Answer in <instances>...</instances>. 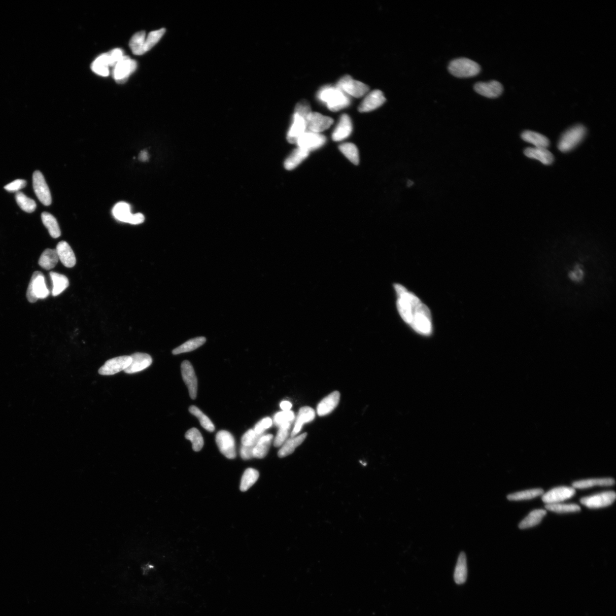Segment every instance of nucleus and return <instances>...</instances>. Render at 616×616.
Segmentation results:
<instances>
[{
	"mask_svg": "<svg viewBox=\"0 0 616 616\" xmlns=\"http://www.w3.org/2000/svg\"><path fill=\"white\" fill-rule=\"evenodd\" d=\"M317 96L333 112L346 108L351 104L349 96L337 86H325L319 91Z\"/></svg>",
	"mask_w": 616,
	"mask_h": 616,
	"instance_id": "nucleus-1",
	"label": "nucleus"
},
{
	"mask_svg": "<svg viewBox=\"0 0 616 616\" xmlns=\"http://www.w3.org/2000/svg\"><path fill=\"white\" fill-rule=\"evenodd\" d=\"M586 128L582 125L574 126L565 131L558 143V149L563 153L572 150L585 139Z\"/></svg>",
	"mask_w": 616,
	"mask_h": 616,
	"instance_id": "nucleus-2",
	"label": "nucleus"
},
{
	"mask_svg": "<svg viewBox=\"0 0 616 616\" xmlns=\"http://www.w3.org/2000/svg\"><path fill=\"white\" fill-rule=\"evenodd\" d=\"M50 291L45 283L44 275L40 271H36L32 275L27 288L26 297L30 303H35L39 299L48 297Z\"/></svg>",
	"mask_w": 616,
	"mask_h": 616,
	"instance_id": "nucleus-3",
	"label": "nucleus"
},
{
	"mask_svg": "<svg viewBox=\"0 0 616 616\" xmlns=\"http://www.w3.org/2000/svg\"><path fill=\"white\" fill-rule=\"evenodd\" d=\"M449 71L455 77L468 78L479 74L481 67L479 64L470 59L461 58L450 62Z\"/></svg>",
	"mask_w": 616,
	"mask_h": 616,
	"instance_id": "nucleus-4",
	"label": "nucleus"
},
{
	"mask_svg": "<svg viewBox=\"0 0 616 616\" xmlns=\"http://www.w3.org/2000/svg\"><path fill=\"white\" fill-rule=\"evenodd\" d=\"M336 86L348 95L355 98L362 97L368 93L369 90L368 86L360 81L354 80L349 75L343 77L338 81Z\"/></svg>",
	"mask_w": 616,
	"mask_h": 616,
	"instance_id": "nucleus-5",
	"label": "nucleus"
},
{
	"mask_svg": "<svg viewBox=\"0 0 616 616\" xmlns=\"http://www.w3.org/2000/svg\"><path fill=\"white\" fill-rule=\"evenodd\" d=\"M136 68L137 63L134 59L124 56L114 67L113 71L114 79L118 84H123L127 81L128 77L136 70Z\"/></svg>",
	"mask_w": 616,
	"mask_h": 616,
	"instance_id": "nucleus-6",
	"label": "nucleus"
},
{
	"mask_svg": "<svg viewBox=\"0 0 616 616\" xmlns=\"http://www.w3.org/2000/svg\"><path fill=\"white\" fill-rule=\"evenodd\" d=\"M326 142V138L321 133H316L306 130L296 142L298 148L307 151L308 152L318 150Z\"/></svg>",
	"mask_w": 616,
	"mask_h": 616,
	"instance_id": "nucleus-7",
	"label": "nucleus"
},
{
	"mask_svg": "<svg viewBox=\"0 0 616 616\" xmlns=\"http://www.w3.org/2000/svg\"><path fill=\"white\" fill-rule=\"evenodd\" d=\"M216 442L218 448L225 457L232 459L236 457L235 440L229 432L222 430L216 435Z\"/></svg>",
	"mask_w": 616,
	"mask_h": 616,
	"instance_id": "nucleus-8",
	"label": "nucleus"
},
{
	"mask_svg": "<svg viewBox=\"0 0 616 616\" xmlns=\"http://www.w3.org/2000/svg\"><path fill=\"white\" fill-rule=\"evenodd\" d=\"M615 498L614 491H606L583 498L581 499L580 502L588 508H599L609 506L614 502Z\"/></svg>",
	"mask_w": 616,
	"mask_h": 616,
	"instance_id": "nucleus-9",
	"label": "nucleus"
},
{
	"mask_svg": "<svg viewBox=\"0 0 616 616\" xmlns=\"http://www.w3.org/2000/svg\"><path fill=\"white\" fill-rule=\"evenodd\" d=\"M33 189L37 197L45 206L52 203V196L47 182L42 173L36 171L33 175Z\"/></svg>",
	"mask_w": 616,
	"mask_h": 616,
	"instance_id": "nucleus-10",
	"label": "nucleus"
},
{
	"mask_svg": "<svg viewBox=\"0 0 616 616\" xmlns=\"http://www.w3.org/2000/svg\"><path fill=\"white\" fill-rule=\"evenodd\" d=\"M131 362L130 356H123L112 358L100 367L98 373L103 375H112L125 370Z\"/></svg>",
	"mask_w": 616,
	"mask_h": 616,
	"instance_id": "nucleus-11",
	"label": "nucleus"
},
{
	"mask_svg": "<svg viewBox=\"0 0 616 616\" xmlns=\"http://www.w3.org/2000/svg\"><path fill=\"white\" fill-rule=\"evenodd\" d=\"M333 123L332 118L319 113L312 112L306 119L307 130L321 133L328 130Z\"/></svg>",
	"mask_w": 616,
	"mask_h": 616,
	"instance_id": "nucleus-12",
	"label": "nucleus"
},
{
	"mask_svg": "<svg viewBox=\"0 0 616 616\" xmlns=\"http://www.w3.org/2000/svg\"><path fill=\"white\" fill-rule=\"evenodd\" d=\"M575 493V490L572 487H556L542 495V500L547 504L558 503L572 498Z\"/></svg>",
	"mask_w": 616,
	"mask_h": 616,
	"instance_id": "nucleus-13",
	"label": "nucleus"
},
{
	"mask_svg": "<svg viewBox=\"0 0 616 616\" xmlns=\"http://www.w3.org/2000/svg\"><path fill=\"white\" fill-rule=\"evenodd\" d=\"M182 375L189 392L191 399H195L197 396V380L194 367L188 361L182 362L181 365Z\"/></svg>",
	"mask_w": 616,
	"mask_h": 616,
	"instance_id": "nucleus-14",
	"label": "nucleus"
},
{
	"mask_svg": "<svg viewBox=\"0 0 616 616\" xmlns=\"http://www.w3.org/2000/svg\"><path fill=\"white\" fill-rule=\"evenodd\" d=\"M386 98L382 91L379 90L372 91L367 94L358 108L361 113H367L379 108L385 102Z\"/></svg>",
	"mask_w": 616,
	"mask_h": 616,
	"instance_id": "nucleus-15",
	"label": "nucleus"
},
{
	"mask_svg": "<svg viewBox=\"0 0 616 616\" xmlns=\"http://www.w3.org/2000/svg\"><path fill=\"white\" fill-rule=\"evenodd\" d=\"M131 362L124 370L126 373L134 374L148 368L152 364V358L148 354L135 353L131 356Z\"/></svg>",
	"mask_w": 616,
	"mask_h": 616,
	"instance_id": "nucleus-16",
	"label": "nucleus"
},
{
	"mask_svg": "<svg viewBox=\"0 0 616 616\" xmlns=\"http://www.w3.org/2000/svg\"><path fill=\"white\" fill-rule=\"evenodd\" d=\"M307 130L306 120L304 118L294 113L291 126L288 131L287 140L289 143L296 144L298 139Z\"/></svg>",
	"mask_w": 616,
	"mask_h": 616,
	"instance_id": "nucleus-17",
	"label": "nucleus"
},
{
	"mask_svg": "<svg viewBox=\"0 0 616 616\" xmlns=\"http://www.w3.org/2000/svg\"><path fill=\"white\" fill-rule=\"evenodd\" d=\"M476 93L490 98H497L502 94L503 87L500 82L491 81L488 82H478L474 86Z\"/></svg>",
	"mask_w": 616,
	"mask_h": 616,
	"instance_id": "nucleus-18",
	"label": "nucleus"
},
{
	"mask_svg": "<svg viewBox=\"0 0 616 616\" xmlns=\"http://www.w3.org/2000/svg\"><path fill=\"white\" fill-rule=\"evenodd\" d=\"M353 125L350 117L344 114L340 117L339 121L332 134V140L340 142L346 140L352 134Z\"/></svg>",
	"mask_w": 616,
	"mask_h": 616,
	"instance_id": "nucleus-19",
	"label": "nucleus"
},
{
	"mask_svg": "<svg viewBox=\"0 0 616 616\" xmlns=\"http://www.w3.org/2000/svg\"><path fill=\"white\" fill-rule=\"evenodd\" d=\"M56 251L59 260L67 268H72L76 264V258L74 252L69 244L65 241L59 242L57 247Z\"/></svg>",
	"mask_w": 616,
	"mask_h": 616,
	"instance_id": "nucleus-20",
	"label": "nucleus"
},
{
	"mask_svg": "<svg viewBox=\"0 0 616 616\" xmlns=\"http://www.w3.org/2000/svg\"><path fill=\"white\" fill-rule=\"evenodd\" d=\"M340 393L338 391L330 393L319 403L317 412L319 416H325L332 413L339 403Z\"/></svg>",
	"mask_w": 616,
	"mask_h": 616,
	"instance_id": "nucleus-21",
	"label": "nucleus"
},
{
	"mask_svg": "<svg viewBox=\"0 0 616 616\" xmlns=\"http://www.w3.org/2000/svg\"><path fill=\"white\" fill-rule=\"evenodd\" d=\"M315 415L316 413L314 408L308 406L301 407L298 412L295 426L292 431L291 437L297 436L300 433L304 424L314 421Z\"/></svg>",
	"mask_w": 616,
	"mask_h": 616,
	"instance_id": "nucleus-22",
	"label": "nucleus"
},
{
	"mask_svg": "<svg viewBox=\"0 0 616 616\" xmlns=\"http://www.w3.org/2000/svg\"><path fill=\"white\" fill-rule=\"evenodd\" d=\"M524 153L527 157L539 160L545 165H550L554 162V155L547 149L529 148H527Z\"/></svg>",
	"mask_w": 616,
	"mask_h": 616,
	"instance_id": "nucleus-23",
	"label": "nucleus"
},
{
	"mask_svg": "<svg viewBox=\"0 0 616 616\" xmlns=\"http://www.w3.org/2000/svg\"><path fill=\"white\" fill-rule=\"evenodd\" d=\"M307 433H303L287 439L279 450L278 456L280 458H284L292 454L295 449L304 442Z\"/></svg>",
	"mask_w": 616,
	"mask_h": 616,
	"instance_id": "nucleus-24",
	"label": "nucleus"
},
{
	"mask_svg": "<svg viewBox=\"0 0 616 616\" xmlns=\"http://www.w3.org/2000/svg\"><path fill=\"white\" fill-rule=\"evenodd\" d=\"M522 139L528 143L534 145L535 148L547 149L550 142L547 138L538 132L527 130L522 134Z\"/></svg>",
	"mask_w": 616,
	"mask_h": 616,
	"instance_id": "nucleus-25",
	"label": "nucleus"
},
{
	"mask_svg": "<svg viewBox=\"0 0 616 616\" xmlns=\"http://www.w3.org/2000/svg\"><path fill=\"white\" fill-rule=\"evenodd\" d=\"M310 153L307 151L297 148L285 160L284 167L287 170L296 168L308 157Z\"/></svg>",
	"mask_w": 616,
	"mask_h": 616,
	"instance_id": "nucleus-26",
	"label": "nucleus"
},
{
	"mask_svg": "<svg viewBox=\"0 0 616 616\" xmlns=\"http://www.w3.org/2000/svg\"><path fill=\"white\" fill-rule=\"evenodd\" d=\"M115 218L119 222L131 224L133 215L131 212V207L125 202H119L114 206L112 211Z\"/></svg>",
	"mask_w": 616,
	"mask_h": 616,
	"instance_id": "nucleus-27",
	"label": "nucleus"
},
{
	"mask_svg": "<svg viewBox=\"0 0 616 616\" xmlns=\"http://www.w3.org/2000/svg\"><path fill=\"white\" fill-rule=\"evenodd\" d=\"M467 565L466 555L461 553L459 555L454 574V581L457 585H463L466 581L467 577Z\"/></svg>",
	"mask_w": 616,
	"mask_h": 616,
	"instance_id": "nucleus-28",
	"label": "nucleus"
},
{
	"mask_svg": "<svg viewBox=\"0 0 616 616\" xmlns=\"http://www.w3.org/2000/svg\"><path fill=\"white\" fill-rule=\"evenodd\" d=\"M273 435L272 434H264L257 442L253 451L254 458L263 459L267 455L271 443H272Z\"/></svg>",
	"mask_w": 616,
	"mask_h": 616,
	"instance_id": "nucleus-29",
	"label": "nucleus"
},
{
	"mask_svg": "<svg viewBox=\"0 0 616 616\" xmlns=\"http://www.w3.org/2000/svg\"><path fill=\"white\" fill-rule=\"evenodd\" d=\"M59 261L56 250H45L41 255L39 264L41 267L46 270L52 269L56 266Z\"/></svg>",
	"mask_w": 616,
	"mask_h": 616,
	"instance_id": "nucleus-30",
	"label": "nucleus"
},
{
	"mask_svg": "<svg viewBox=\"0 0 616 616\" xmlns=\"http://www.w3.org/2000/svg\"><path fill=\"white\" fill-rule=\"evenodd\" d=\"M109 59L108 53L100 55L91 64V70L102 77L109 76Z\"/></svg>",
	"mask_w": 616,
	"mask_h": 616,
	"instance_id": "nucleus-31",
	"label": "nucleus"
},
{
	"mask_svg": "<svg viewBox=\"0 0 616 616\" xmlns=\"http://www.w3.org/2000/svg\"><path fill=\"white\" fill-rule=\"evenodd\" d=\"M614 484L615 481L612 478H600L574 482L572 486L573 488L583 489L596 486H610Z\"/></svg>",
	"mask_w": 616,
	"mask_h": 616,
	"instance_id": "nucleus-32",
	"label": "nucleus"
},
{
	"mask_svg": "<svg viewBox=\"0 0 616 616\" xmlns=\"http://www.w3.org/2000/svg\"><path fill=\"white\" fill-rule=\"evenodd\" d=\"M50 277L53 282L52 295L54 297L60 295L70 286V282L65 275L51 272Z\"/></svg>",
	"mask_w": 616,
	"mask_h": 616,
	"instance_id": "nucleus-33",
	"label": "nucleus"
},
{
	"mask_svg": "<svg viewBox=\"0 0 616 616\" xmlns=\"http://www.w3.org/2000/svg\"><path fill=\"white\" fill-rule=\"evenodd\" d=\"M546 514V511L543 509L534 510L519 524V528H521V529H526V528H531L538 525Z\"/></svg>",
	"mask_w": 616,
	"mask_h": 616,
	"instance_id": "nucleus-34",
	"label": "nucleus"
},
{
	"mask_svg": "<svg viewBox=\"0 0 616 616\" xmlns=\"http://www.w3.org/2000/svg\"><path fill=\"white\" fill-rule=\"evenodd\" d=\"M41 219L44 226L48 229L50 235L53 238L61 236V230L56 218L52 214L44 212L41 214Z\"/></svg>",
	"mask_w": 616,
	"mask_h": 616,
	"instance_id": "nucleus-35",
	"label": "nucleus"
},
{
	"mask_svg": "<svg viewBox=\"0 0 616 616\" xmlns=\"http://www.w3.org/2000/svg\"><path fill=\"white\" fill-rule=\"evenodd\" d=\"M206 341V339L204 337H199L191 339L183 344L182 346L175 349L173 351V354L174 355H177L181 353L192 352L203 346Z\"/></svg>",
	"mask_w": 616,
	"mask_h": 616,
	"instance_id": "nucleus-36",
	"label": "nucleus"
},
{
	"mask_svg": "<svg viewBox=\"0 0 616 616\" xmlns=\"http://www.w3.org/2000/svg\"><path fill=\"white\" fill-rule=\"evenodd\" d=\"M146 32H138L132 37L130 41V48L133 54L141 56L145 54L144 46L146 40Z\"/></svg>",
	"mask_w": 616,
	"mask_h": 616,
	"instance_id": "nucleus-37",
	"label": "nucleus"
},
{
	"mask_svg": "<svg viewBox=\"0 0 616 616\" xmlns=\"http://www.w3.org/2000/svg\"><path fill=\"white\" fill-rule=\"evenodd\" d=\"M259 472L254 468H248L243 473L240 489L243 492L247 491L254 485L259 479Z\"/></svg>",
	"mask_w": 616,
	"mask_h": 616,
	"instance_id": "nucleus-38",
	"label": "nucleus"
},
{
	"mask_svg": "<svg viewBox=\"0 0 616 616\" xmlns=\"http://www.w3.org/2000/svg\"><path fill=\"white\" fill-rule=\"evenodd\" d=\"M339 149L352 163L355 165L359 164V153L355 145L352 143L343 144L339 145Z\"/></svg>",
	"mask_w": 616,
	"mask_h": 616,
	"instance_id": "nucleus-39",
	"label": "nucleus"
},
{
	"mask_svg": "<svg viewBox=\"0 0 616 616\" xmlns=\"http://www.w3.org/2000/svg\"><path fill=\"white\" fill-rule=\"evenodd\" d=\"M185 437L190 440L192 444V449L196 452H198L203 448L204 439L200 432L196 428H192L186 432Z\"/></svg>",
	"mask_w": 616,
	"mask_h": 616,
	"instance_id": "nucleus-40",
	"label": "nucleus"
},
{
	"mask_svg": "<svg viewBox=\"0 0 616 616\" xmlns=\"http://www.w3.org/2000/svg\"><path fill=\"white\" fill-rule=\"evenodd\" d=\"M16 200L18 206L26 213L34 212L37 208V204L34 200L29 198L22 192H17L16 194Z\"/></svg>",
	"mask_w": 616,
	"mask_h": 616,
	"instance_id": "nucleus-41",
	"label": "nucleus"
},
{
	"mask_svg": "<svg viewBox=\"0 0 616 616\" xmlns=\"http://www.w3.org/2000/svg\"><path fill=\"white\" fill-rule=\"evenodd\" d=\"M189 412L199 420L201 426L204 429L209 432L214 431L215 426L213 423L198 407L195 406H191L189 408Z\"/></svg>",
	"mask_w": 616,
	"mask_h": 616,
	"instance_id": "nucleus-42",
	"label": "nucleus"
},
{
	"mask_svg": "<svg viewBox=\"0 0 616 616\" xmlns=\"http://www.w3.org/2000/svg\"><path fill=\"white\" fill-rule=\"evenodd\" d=\"M544 493L543 490L541 489L526 490L518 493L509 494L507 496L509 500H523L531 499L540 496Z\"/></svg>",
	"mask_w": 616,
	"mask_h": 616,
	"instance_id": "nucleus-43",
	"label": "nucleus"
},
{
	"mask_svg": "<svg viewBox=\"0 0 616 616\" xmlns=\"http://www.w3.org/2000/svg\"><path fill=\"white\" fill-rule=\"evenodd\" d=\"M546 509L557 513H569L580 511L581 508L576 504H547L545 506Z\"/></svg>",
	"mask_w": 616,
	"mask_h": 616,
	"instance_id": "nucleus-44",
	"label": "nucleus"
},
{
	"mask_svg": "<svg viewBox=\"0 0 616 616\" xmlns=\"http://www.w3.org/2000/svg\"><path fill=\"white\" fill-rule=\"evenodd\" d=\"M165 29L164 28L150 32L146 38L144 46L145 53L149 51L157 44L164 35Z\"/></svg>",
	"mask_w": 616,
	"mask_h": 616,
	"instance_id": "nucleus-45",
	"label": "nucleus"
},
{
	"mask_svg": "<svg viewBox=\"0 0 616 616\" xmlns=\"http://www.w3.org/2000/svg\"><path fill=\"white\" fill-rule=\"evenodd\" d=\"M292 424V423L288 422L279 427L278 434L274 440V446L276 448L281 447L287 440Z\"/></svg>",
	"mask_w": 616,
	"mask_h": 616,
	"instance_id": "nucleus-46",
	"label": "nucleus"
},
{
	"mask_svg": "<svg viewBox=\"0 0 616 616\" xmlns=\"http://www.w3.org/2000/svg\"><path fill=\"white\" fill-rule=\"evenodd\" d=\"M295 419V413L292 411H282L276 414L273 422L276 426L279 427L286 423H293Z\"/></svg>",
	"mask_w": 616,
	"mask_h": 616,
	"instance_id": "nucleus-47",
	"label": "nucleus"
},
{
	"mask_svg": "<svg viewBox=\"0 0 616 616\" xmlns=\"http://www.w3.org/2000/svg\"><path fill=\"white\" fill-rule=\"evenodd\" d=\"M263 435L257 434L254 429H250L242 436V445L245 446V447H255L257 442Z\"/></svg>",
	"mask_w": 616,
	"mask_h": 616,
	"instance_id": "nucleus-48",
	"label": "nucleus"
},
{
	"mask_svg": "<svg viewBox=\"0 0 616 616\" xmlns=\"http://www.w3.org/2000/svg\"><path fill=\"white\" fill-rule=\"evenodd\" d=\"M312 112L310 104L306 100L300 101L297 104L295 109V113L300 115L306 120Z\"/></svg>",
	"mask_w": 616,
	"mask_h": 616,
	"instance_id": "nucleus-49",
	"label": "nucleus"
},
{
	"mask_svg": "<svg viewBox=\"0 0 616 616\" xmlns=\"http://www.w3.org/2000/svg\"><path fill=\"white\" fill-rule=\"evenodd\" d=\"M272 424V420L269 417H266L257 423L254 430L257 434L264 435V431L270 428Z\"/></svg>",
	"mask_w": 616,
	"mask_h": 616,
	"instance_id": "nucleus-50",
	"label": "nucleus"
},
{
	"mask_svg": "<svg viewBox=\"0 0 616 616\" xmlns=\"http://www.w3.org/2000/svg\"><path fill=\"white\" fill-rule=\"evenodd\" d=\"M109 59L110 67H114L116 64L121 60L123 57L124 54L123 50L121 49L117 48L112 50L108 53Z\"/></svg>",
	"mask_w": 616,
	"mask_h": 616,
	"instance_id": "nucleus-51",
	"label": "nucleus"
},
{
	"mask_svg": "<svg viewBox=\"0 0 616 616\" xmlns=\"http://www.w3.org/2000/svg\"><path fill=\"white\" fill-rule=\"evenodd\" d=\"M26 185V182L23 179H17L4 187L5 190L11 192H17Z\"/></svg>",
	"mask_w": 616,
	"mask_h": 616,
	"instance_id": "nucleus-52",
	"label": "nucleus"
},
{
	"mask_svg": "<svg viewBox=\"0 0 616 616\" xmlns=\"http://www.w3.org/2000/svg\"><path fill=\"white\" fill-rule=\"evenodd\" d=\"M569 278L574 282H580L584 277V272L580 266L577 265L569 274Z\"/></svg>",
	"mask_w": 616,
	"mask_h": 616,
	"instance_id": "nucleus-53",
	"label": "nucleus"
},
{
	"mask_svg": "<svg viewBox=\"0 0 616 616\" xmlns=\"http://www.w3.org/2000/svg\"><path fill=\"white\" fill-rule=\"evenodd\" d=\"M254 448V447H245V446L242 445L241 449V456L242 458L244 460H249V459L254 458V455H253Z\"/></svg>",
	"mask_w": 616,
	"mask_h": 616,
	"instance_id": "nucleus-54",
	"label": "nucleus"
},
{
	"mask_svg": "<svg viewBox=\"0 0 616 616\" xmlns=\"http://www.w3.org/2000/svg\"><path fill=\"white\" fill-rule=\"evenodd\" d=\"M280 407L283 411H289L291 410L292 407V404L290 402L284 401L280 403Z\"/></svg>",
	"mask_w": 616,
	"mask_h": 616,
	"instance_id": "nucleus-55",
	"label": "nucleus"
},
{
	"mask_svg": "<svg viewBox=\"0 0 616 616\" xmlns=\"http://www.w3.org/2000/svg\"><path fill=\"white\" fill-rule=\"evenodd\" d=\"M149 156L148 151L146 150L141 151L139 156V159L142 161V162H146V161L149 160Z\"/></svg>",
	"mask_w": 616,
	"mask_h": 616,
	"instance_id": "nucleus-56",
	"label": "nucleus"
}]
</instances>
